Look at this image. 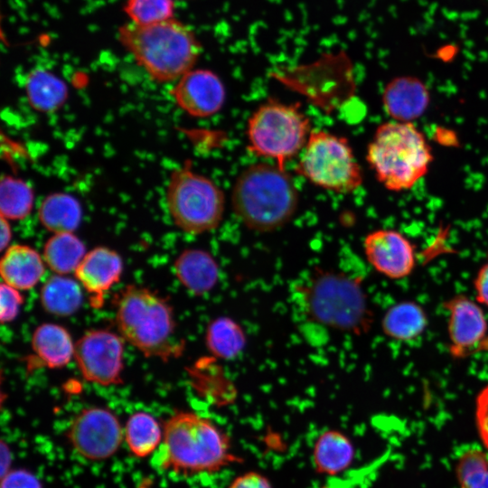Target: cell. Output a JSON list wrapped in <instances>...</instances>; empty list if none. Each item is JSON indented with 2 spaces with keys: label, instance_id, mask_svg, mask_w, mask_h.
Instances as JSON below:
<instances>
[{
  "label": "cell",
  "instance_id": "25",
  "mask_svg": "<svg viewBox=\"0 0 488 488\" xmlns=\"http://www.w3.org/2000/svg\"><path fill=\"white\" fill-rule=\"evenodd\" d=\"M85 255L83 242L73 233L53 234L43 247L44 262L61 276L75 272Z\"/></svg>",
  "mask_w": 488,
  "mask_h": 488
},
{
  "label": "cell",
  "instance_id": "24",
  "mask_svg": "<svg viewBox=\"0 0 488 488\" xmlns=\"http://www.w3.org/2000/svg\"><path fill=\"white\" fill-rule=\"evenodd\" d=\"M82 299L80 284L61 275L50 277L41 290L42 307L56 316L73 314L80 307Z\"/></svg>",
  "mask_w": 488,
  "mask_h": 488
},
{
  "label": "cell",
  "instance_id": "11",
  "mask_svg": "<svg viewBox=\"0 0 488 488\" xmlns=\"http://www.w3.org/2000/svg\"><path fill=\"white\" fill-rule=\"evenodd\" d=\"M74 359L88 381L103 386L122 382L123 338L111 331L86 332L75 343Z\"/></svg>",
  "mask_w": 488,
  "mask_h": 488
},
{
  "label": "cell",
  "instance_id": "28",
  "mask_svg": "<svg viewBox=\"0 0 488 488\" xmlns=\"http://www.w3.org/2000/svg\"><path fill=\"white\" fill-rule=\"evenodd\" d=\"M34 194L23 180L11 175L3 176L0 184L1 217L18 221L27 217L33 207Z\"/></svg>",
  "mask_w": 488,
  "mask_h": 488
},
{
  "label": "cell",
  "instance_id": "20",
  "mask_svg": "<svg viewBox=\"0 0 488 488\" xmlns=\"http://www.w3.org/2000/svg\"><path fill=\"white\" fill-rule=\"evenodd\" d=\"M25 93L30 106L41 113H52L68 99V87L57 75L46 69H34L25 80Z\"/></svg>",
  "mask_w": 488,
  "mask_h": 488
},
{
  "label": "cell",
  "instance_id": "16",
  "mask_svg": "<svg viewBox=\"0 0 488 488\" xmlns=\"http://www.w3.org/2000/svg\"><path fill=\"white\" fill-rule=\"evenodd\" d=\"M430 103L427 86L415 76H399L389 80L382 92L385 112L394 121L414 123Z\"/></svg>",
  "mask_w": 488,
  "mask_h": 488
},
{
  "label": "cell",
  "instance_id": "4",
  "mask_svg": "<svg viewBox=\"0 0 488 488\" xmlns=\"http://www.w3.org/2000/svg\"><path fill=\"white\" fill-rule=\"evenodd\" d=\"M116 323L121 337L145 357L164 361L180 354L173 308L148 288L128 285L116 303Z\"/></svg>",
  "mask_w": 488,
  "mask_h": 488
},
{
  "label": "cell",
  "instance_id": "3",
  "mask_svg": "<svg viewBox=\"0 0 488 488\" xmlns=\"http://www.w3.org/2000/svg\"><path fill=\"white\" fill-rule=\"evenodd\" d=\"M298 191L286 169L257 163L237 177L231 192L235 215L249 229L267 232L286 225L295 215Z\"/></svg>",
  "mask_w": 488,
  "mask_h": 488
},
{
  "label": "cell",
  "instance_id": "19",
  "mask_svg": "<svg viewBox=\"0 0 488 488\" xmlns=\"http://www.w3.org/2000/svg\"><path fill=\"white\" fill-rule=\"evenodd\" d=\"M32 348L40 362L57 369L66 366L74 357L75 343L64 327L47 323L34 330Z\"/></svg>",
  "mask_w": 488,
  "mask_h": 488
},
{
  "label": "cell",
  "instance_id": "26",
  "mask_svg": "<svg viewBox=\"0 0 488 488\" xmlns=\"http://www.w3.org/2000/svg\"><path fill=\"white\" fill-rule=\"evenodd\" d=\"M209 351L221 359L236 357L246 343L242 328L230 318L219 317L210 323L205 335Z\"/></svg>",
  "mask_w": 488,
  "mask_h": 488
},
{
  "label": "cell",
  "instance_id": "14",
  "mask_svg": "<svg viewBox=\"0 0 488 488\" xmlns=\"http://www.w3.org/2000/svg\"><path fill=\"white\" fill-rule=\"evenodd\" d=\"M363 247L370 264L389 278L406 277L415 267L414 246L399 231L374 230L366 236Z\"/></svg>",
  "mask_w": 488,
  "mask_h": 488
},
{
  "label": "cell",
  "instance_id": "13",
  "mask_svg": "<svg viewBox=\"0 0 488 488\" xmlns=\"http://www.w3.org/2000/svg\"><path fill=\"white\" fill-rule=\"evenodd\" d=\"M176 105L188 115L207 117L224 105L226 90L220 77L206 69H192L181 77L171 89Z\"/></svg>",
  "mask_w": 488,
  "mask_h": 488
},
{
  "label": "cell",
  "instance_id": "34",
  "mask_svg": "<svg viewBox=\"0 0 488 488\" xmlns=\"http://www.w3.org/2000/svg\"><path fill=\"white\" fill-rule=\"evenodd\" d=\"M228 488H273L269 480L258 472H247L237 476Z\"/></svg>",
  "mask_w": 488,
  "mask_h": 488
},
{
  "label": "cell",
  "instance_id": "15",
  "mask_svg": "<svg viewBox=\"0 0 488 488\" xmlns=\"http://www.w3.org/2000/svg\"><path fill=\"white\" fill-rule=\"evenodd\" d=\"M123 272V261L115 250L98 247L87 252L77 267V281L89 293L93 308L103 305L105 294L116 285Z\"/></svg>",
  "mask_w": 488,
  "mask_h": 488
},
{
  "label": "cell",
  "instance_id": "6",
  "mask_svg": "<svg viewBox=\"0 0 488 488\" xmlns=\"http://www.w3.org/2000/svg\"><path fill=\"white\" fill-rule=\"evenodd\" d=\"M305 313L327 327L355 333L367 332L371 312L359 280L346 275L318 271L304 286Z\"/></svg>",
  "mask_w": 488,
  "mask_h": 488
},
{
  "label": "cell",
  "instance_id": "2",
  "mask_svg": "<svg viewBox=\"0 0 488 488\" xmlns=\"http://www.w3.org/2000/svg\"><path fill=\"white\" fill-rule=\"evenodd\" d=\"M117 38L149 77L160 83L177 81L193 69L202 53L193 30L174 18L150 25L124 24Z\"/></svg>",
  "mask_w": 488,
  "mask_h": 488
},
{
  "label": "cell",
  "instance_id": "32",
  "mask_svg": "<svg viewBox=\"0 0 488 488\" xmlns=\"http://www.w3.org/2000/svg\"><path fill=\"white\" fill-rule=\"evenodd\" d=\"M1 488H42L39 479L24 469L12 470L2 476Z\"/></svg>",
  "mask_w": 488,
  "mask_h": 488
},
{
  "label": "cell",
  "instance_id": "7",
  "mask_svg": "<svg viewBox=\"0 0 488 488\" xmlns=\"http://www.w3.org/2000/svg\"><path fill=\"white\" fill-rule=\"evenodd\" d=\"M311 132L310 118L298 103L268 99L249 117L247 147L286 169V164L300 155Z\"/></svg>",
  "mask_w": 488,
  "mask_h": 488
},
{
  "label": "cell",
  "instance_id": "9",
  "mask_svg": "<svg viewBox=\"0 0 488 488\" xmlns=\"http://www.w3.org/2000/svg\"><path fill=\"white\" fill-rule=\"evenodd\" d=\"M296 172L314 185L340 194L356 191L363 182L348 139L325 130H312Z\"/></svg>",
  "mask_w": 488,
  "mask_h": 488
},
{
  "label": "cell",
  "instance_id": "18",
  "mask_svg": "<svg viewBox=\"0 0 488 488\" xmlns=\"http://www.w3.org/2000/svg\"><path fill=\"white\" fill-rule=\"evenodd\" d=\"M174 272L181 284L194 295L211 291L219 278V267L206 250L187 249L174 261Z\"/></svg>",
  "mask_w": 488,
  "mask_h": 488
},
{
  "label": "cell",
  "instance_id": "1",
  "mask_svg": "<svg viewBox=\"0 0 488 488\" xmlns=\"http://www.w3.org/2000/svg\"><path fill=\"white\" fill-rule=\"evenodd\" d=\"M239 461L227 433L211 419L181 411L164 424L156 465L182 475L217 472Z\"/></svg>",
  "mask_w": 488,
  "mask_h": 488
},
{
  "label": "cell",
  "instance_id": "17",
  "mask_svg": "<svg viewBox=\"0 0 488 488\" xmlns=\"http://www.w3.org/2000/svg\"><path fill=\"white\" fill-rule=\"evenodd\" d=\"M44 263L32 247L15 244L5 249L0 274L5 284L18 290H28L41 281L45 272Z\"/></svg>",
  "mask_w": 488,
  "mask_h": 488
},
{
  "label": "cell",
  "instance_id": "23",
  "mask_svg": "<svg viewBox=\"0 0 488 488\" xmlns=\"http://www.w3.org/2000/svg\"><path fill=\"white\" fill-rule=\"evenodd\" d=\"M382 330L389 337L399 341H410L418 337L427 325L423 308L411 301L399 302L384 314Z\"/></svg>",
  "mask_w": 488,
  "mask_h": 488
},
{
  "label": "cell",
  "instance_id": "10",
  "mask_svg": "<svg viewBox=\"0 0 488 488\" xmlns=\"http://www.w3.org/2000/svg\"><path fill=\"white\" fill-rule=\"evenodd\" d=\"M66 436L80 455L91 461H100L117 451L123 431L112 411L93 407L82 409L72 418Z\"/></svg>",
  "mask_w": 488,
  "mask_h": 488
},
{
  "label": "cell",
  "instance_id": "22",
  "mask_svg": "<svg viewBox=\"0 0 488 488\" xmlns=\"http://www.w3.org/2000/svg\"><path fill=\"white\" fill-rule=\"evenodd\" d=\"M41 224L49 231L73 233L82 218L80 202L66 192H53L41 202L38 210Z\"/></svg>",
  "mask_w": 488,
  "mask_h": 488
},
{
  "label": "cell",
  "instance_id": "33",
  "mask_svg": "<svg viewBox=\"0 0 488 488\" xmlns=\"http://www.w3.org/2000/svg\"><path fill=\"white\" fill-rule=\"evenodd\" d=\"M475 416L478 433L488 450V385L477 396Z\"/></svg>",
  "mask_w": 488,
  "mask_h": 488
},
{
  "label": "cell",
  "instance_id": "21",
  "mask_svg": "<svg viewBox=\"0 0 488 488\" xmlns=\"http://www.w3.org/2000/svg\"><path fill=\"white\" fill-rule=\"evenodd\" d=\"M354 448L351 440L338 430H326L316 439L313 463L319 474L334 475L352 462Z\"/></svg>",
  "mask_w": 488,
  "mask_h": 488
},
{
  "label": "cell",
  "instance_id": "27",
  "mask_svg": "<svg viewBox=\"0 0 488 488\" xmlns=\"http://www.w3.org/2000/svg\"><path fill=\"white\" fill-rule=\"evenodd\" d=\"M157 420L150 414L138 411L132 414L126 424L125 438L130 451L138 457L153 453L162 439Z\"/></svg>",
  "mask_w": 488,
  "mask_h": 488
},
{
  "label": "cell",
  "instance_id": "30",
  "mask_svg": "<svg viewBox=\"0 0 488 488\" xmlns=\"http://www.w3.org/2000/svg\"><path fill=\"white\" fill-rule=\"evenodd\" d=\"M124 11L130 23L150 25L174 18V0H127Z\"/></svg>",
  "mask_w": 488,
  "mask_h": 488
},
{
  "label": "cell",
  "instance_id": "5",
  "mask_svg": "<svg viewBox=\"0 0 488 488\" xmlns=\"http://www.w3.org/2000/svg\"><path fill=\"white\" fill-rule=\"evenodd\" d=\"M366 160L377 180L398 192L411 189L427 174L433 154L414 123L391 120L376 128Z\"/></svg>",
  "mask_w": 488,
  "mask_h": 488
},
{
  "label": "cell",
  "instance_id": "31",
  "mask_svg": "<svg viewBox=\"0 0 488 488\" xmlns=\"http://www.w3.org/2000/svg\"><path fill=\"white\" fill-rule=\"evenodd\" d=\"M19 291L5 283L1 285L0 320L3 324L14 321L18 315L23 303V296Z\"/></svg>",
  "mask_w": 488,
  "mask_h": 488
},
{
  "label": "cell",
  "instance_id": "8",
  "mask_svg": "<svg viewBox=\"0 0 488 488\" xmlns=\"http://www.w3.org/2000/svg\"><path fill=\"white\" fill-rule=\"evenodd\" d=\"M165 202L175 226L190 234L215 230L225 211L222 190L212 180L195 172L190 161L172 172Z\"/></svg>",
  "mask_w": 488,
  "mask_h": 488
},
{
  "label": "cell",
  "instance_id": "12",
  "mask_svg": "<svg viewBox=\"0 0 488 488\" xmlns=\"http://www.w3.org/2000/svg\"><path fill=\"white\" fill-rule=\"evenodd\" d=\"M445 307L449 312V352L454 358H465L488 346L487 322L477 304L458 295Z\"/></svg>",
  "mask_w": 488,
  "mask_h": 488
},
{
  "label": "cell",
  "instance_id": "35",
  "mask_svg": "<svg viewBox=\"0 0 488 488\" xmlns=\"http://www.w3.org/2000/svg\"><path fill=\"white\" fill-rule=\"evenodd\" d=\"M474 289L477 301L488 307V263L479 269L474 279Z\"/></svg>",
  "mask_w": 488,
  "mask_h": 488
},
{
  "label": "cell",
  "instance_id": "37",
  "mask_svg": "<svg viewBox=\"0 0 488 488\" xmlns=\"http://www.w3.org/2000/svg\"><path fill=\"white\" fill-rule=\"evenodd\" d=\"M324 488H333V487H324Z\"/></svg>",
  "mask_w": 488,
  "mask_h": 488
},
{
  "label": "cell",
  "instance_id": "36",
  "mask_svg": "<svg viewBox=\"0 0 488 488\" xmlns=\"http://www.w3.org/2000/svg\"><path fill=\"white\" fill-rule=\"evenodd\" d=\"M12 239V230L9 221L1 217V250L8 249Z\"/></svg>",
  "mask_w": 488,
  "mask_h": 488
},
{
  "label": "cell",
  "instance_id": "29",
  "mask_svg": "<svg viewBox=\"0 0 488 488\" xmlns=\"http://www.w3.org/2000/svg\"><path fill=\"white\" fill-rule=\"evenodd\" d=\"M455 474L460 488H488V457L479 448L473 447L459 456Z\"/></svg>",
  "mask_w": 488,
  "mask_h": 488
}]
</instances>
